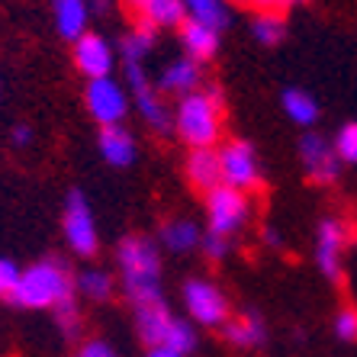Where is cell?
<instances>
[{
	"instance_id": "cell-1",
	"label": "cell",
	"mask_w": 357,
	"mask_h": 357,
	"mask_svg": "<svg viewBox=\"0 0 357 357\" xmlns=\"http://www.w3.org/2000/svg\"><path fill=\"white\" fill-rule=\"evenodd\" d=\"M116 283L132 309L165 303V255L158 241L145 232H129L113 248Z\"/></svg>"
},
{
	"instance_id": "cell-2",
	"label": "cell",
	"mask_w": 357,
	"mask_h": 357,
	"mask_svg": "<svg viewBox=\"0 0 357 357\" xmlns=\"http://www.w3.org/2000/svg\"><path fill=\"white\" fill-rule=\"evenodd\" d=\"M174 139L183 149H219L225 139L229 103L219 84L206 81L199 91L174 100Z\"/></svg>"
},
{
	"instance_id": "cell-3",
	"label": "cell",
	"mask_w": 357,
	"mask_h": 357,
	"mask_svg": "<svg viewBox=\"0 0 357 357\" xmlns=\"http://www.w3.org/2000/svg\"><path fill=\"white\" fill-rule=\"evenodd\" d=\"M75 293V271L65 258H39L20 271V280L10 293V306L26 312H52Z\"/></svg>"
},
{
	"instance_id": "cell-4",
	"label": "cell",
	"mask_w": 357,
	"mask_h": 357,
	"mask_svg": "<svg viewBox=\"0 0 357 357\" xmlns=\"http://www.w3.org/2000/svg\"><path fill=\"white\" fill-rule=\"evenodd\" d=\"M357 232L354 222L341 213H325L316 222V232H312V264L322 274V280H328L332 287H338L344 280V258H348V248L354 245Z\"/></svg>"
},
{
	"instance_id": "cell-5",
	"label": "cell",
	"mask_w": 357,
	"mask_h": 357,
	"mask_svg": "<svg viewBox=\"0 0 357 357\" xmlns=\"http://www.w3.org/2000/svg\"><path fill=\"white\" fill-rule=\"evenodd\" d=\"M181 306L183 319L206 332H219L235 312L229 293L209 277H187L181 283Z\"/></svg>"
},
{
	"instance_id": "cell-6",
	"label": "cell",
	"mask_w": 357,
	"mask_h": 357,
	"mask_svg": "<svg viewBox=\"0 0 357 357\" xmlns=\"http://www.w3.org/2000/svg\"><path fill=\"white\" fill-rule=\"evenodd\" d=\"M216 151H219V167H222V187H232V190H241L248 197L264 190L267 174L255 142L245 139V135H225Z\"/></svg>"
},
{
	"instance_id": "cell-7",
	"label": "cell",
	"mask_w": 357,
	"mask_h": 357,
	"mask_svg": "<svg viewBox=\"0 0 357 357\" xmlns=\"http://www.w3.org/2000/svg\"><path fill=\"white\" fill-rule=\"evenodd\" d=\"M126 75V91L132 100V113H139V119L149 126L155 135H174V109L155 87V75L149 71V65H123Z\"/></svg>"
},
{
	"instance_id": "cell-8",
	"label": "cell",
	"mask_w": 357,
	"mask_h": 357,
	"mask_svg": "<svg viewBox=\"0 0 357 357\" xmlns=\"http://www.w3.org/2000/svg\"><path fill=\"white\" fill-rule=\"evenodd\" d=\"M203 216H206V229L203 232L235 241L251 225L255 199L248 193L232 190V187H216L213 193L203 197Z\"/></svg>"
},
{
	"instance_id": "cell-9",
	"label": "cell",
	"mask_w": 357,
	"mask_h": 357,
	"mask_svg": "<svg viewBox=\"0 0 357 357\" xmlns=\"http://www.w3.org/2000/svg\"><path fill=\"white\" fill-rule=\"evenodd\" d=\"M61 238L68 251L81 261H93L100 255V225L93 216L91 197L84 190H68L61 209Z\"/></svg>"
},
{
	"instance_id": "cell-10",
	"label": "cell",
	"mask_w": 357,
	"mask_h": 357,
	"mask_svg": "<svg viewBox=\"0 0 357 357\" xmlns=\"http://www.w3.org/2000/svg\"><path fill=\"white\" fill-rule=\"evenodd\" d=\"M296 158H299V171H303V181H306L309 187H319V190L338 187L341 174H344V165H341V158L335 155L332 135L319 132V129L299 132Z\"/></svg>"
},
{
	"instance_id": "cell-11",
	"label": "cell",
	"mask_w": 357,
	"mask_h": 357,
	"mask_svg": "<svg viewBox=\"0 0 357 357\" xmlns=\"http://www.w3.org/2000/svg\"><path fill=\"white\" fill-rule=\"evenodd\" d=\"M84 109L100 129L103 126H126L129 113H132V100L116 75L97 77V81L84 84Z\"/></svg>"
},
{
	"instance_id": "cell-12",
	"label": "cell",
	"mask_w": 357,
	"mask_h": 357,
	"mask_svg": "<svg viewBox=\"0 0 357 357\" xmlns=\"http://www.w3.org/2000/svg\"><path fill=\"white\" fill-rule=\"evenodd\" d=\"M71 65L84 81H97V77H113L119 68V55H116V42L107 39L103 33H87L77 42H71Z\"/></svg>"
},
{
	"instance_id": "cell-13",
	"label": "cell",
	"mask_w": 357,
	"mask_h": 357,
	"mask_svg": "<svg viewBox=\"0 0 357 357\" xmlns=\"http://www.w3.org/2000/svg\"><path fill=\"white\" fill-rule=\"evenodd\" d=\"M219 335L235 351H264L271 344V322L258 306H241L219 328Z\"/></svg>"
},
{
	"instance_id": "cell-14",
	"label": "cell",
	"mask_w": 357,
	"mask_h": 357,
	"mask_svg": "<svg viewBox=\"0 0 357 357\" xmlns=\"http://www.w3.org/2000/svg\"><path fill=\"white\" fill-rule=\"evenodd\" d=\"M203 84H206L203 81V65H197L187 55H177V59L165 61L161 71L155 75V87H158V93L165 100H181L187 93L199 91Z\"/></svg>"
},
{
	"instance_id": "cell-15",
	"label": "cell",
	"mask_w": 357,
	"mask_h": 357,
	"mask_svg": "<svg viewBox=\"0 0 357 357\" xmlns=\"http://www.w3.org/2000/svg\"><path fill=\"white\" fill-rule=\"evenodd\" d=\"M97 155L103 158V165L126 171L139 161V139L129 126H103L97 129Z\"/></svg>"
},
{
	"instance_id": "cell-16",
	"label": "cell",
	"mask_w": 357,
	"mask_h": 357,
	"mask_svg": "<svg viewBox=\"0 0 357 357\" xmlns=\"http://www.w3.org/2000/svg\"><path fill=\"white\" fill-rule=\"evenodd\" d=\"M183 181L193 193L206 197L216 187H222V167H219L216 149H190L183 155Z\"/></svg>"
},
{
	"instance_id": "cell-17",
	"label": "cell",
	"mask_w": 357,
	"mask_h": 357,
	"mask_svg": "<svg viewBox=\"0 0 357 357\" xmlns=\"http://www.w3.org/2000/svg\"><path fill=\"white\" fill-rule=\"evenodd\" d=\"M158 248L161 255H177V258H187L193 251H199V241H203V225L190 216H171L158 225Z\"/></svg>"
},
{
	"instance_id": "cell-18",
	"label": "cell",
	"mask_w": 357,
	"mask_h": 357,
	"mask_svg": "<svg viewBox=\"0 0 357 357\" xmlns=\"http://www.w3.org/2000/svg\"><path fill=\"white\" fill-rule=\"evenodd\" d=\"M177 312L165 303H155V306H142L132 309V325H135V338L142 341V348H165L167 335H171V325H174Z\"/></svg>"
},
{
	"instance_id": "cell-19",
	"label": "cell",
	"mask_w": 357,
	"mask_h": 357,
	"mask_svg": "<svg viewBox=\"0 0 357 357\" xmlns=\"http://www.w3.org/2000/svg\"><path fill=\"white\" fill-rule=\"evenodd\" d=\"M177 36H181V55H187V59H193L197 65L206 68L209 61L219 59V49H222V33H216V29H206V26L199 23H187L183 20L181 29H177Z\"/></svg>"
},
{
	"instance_id": "cell-20",
	"label": "cell",
	"mask_w": 357,
	"mask_h": 357,
	"mask_svg": "<svg viewBox=\"0 0 357 357\" xmlns=\"http://www.w3.org/2000/svg\"><path fill=\"white\" fill-rule=\"evenodd\" d=\"M280 109H283V116L290 119L293 126H299L303 132L316 129L319 119H322V103H319V97L312 91H306V87H296V84L280 91Z\"/></svg>"
},
{
	"instance_id": "cell-21",
	"label": "cell",
	"mask_w": 357,
	"mask_h": 357,
	"mask_svg": "<svg viewBox=\"0 0 357 357\" xmlns=\"http://www.w3.org/2000/svg\"><path fill=\"white\" fill-rule=\"evenodd\" d=\"M52 26L65 42H77L91 29V7L87 0H49Z\"/></svg>"
},
{
	"instance_id": "cell-22",
	"label": "cell",
	"mask_w": 357,
	"mask_h": 357,
	"mask_svg": "<svg viewBox=\"0 0 357 357\" xmlns=\"http://www.w3.org/2000/svg\"><path fill=\"white\" fill-rule=\"evenodd\" d=\"M75 293L81 299H87V303H97V306H103V303H109V299L119 293V283H116V274L113 271H107V267H84V271H77L75 274Z\"/></svg>"
},
{
	"instance_id": "cell-23",
	"label": "cell",
	"mask_w": 357,
	"mask_h": 357,
	"mask_svg": "<svg viewBox=\"0 0 357 357\" xmlns=\"http://www.w3.org/2000/svg\"><path fill=\"white\" fill-rule=\"evenodd\" d=\"M155 49H158V29L149 23H135L132 29L116 42L119 65H149Z\"/></svg>"
},
{
	"instance_id": "cell-24",
	"label": "cell",
	"mask_w": 357,
	"mask_h": 357,
	"mask_svg": "<svg viewBox=\"0 0 357 357\" xmlns=\"http://www.w3.org/2000/svg\"><path fill=\"white\" fill-rule=\"evenodd\" d=\"M129 7L135 10L139 23H149L155 29H181L183 17V0H132Z\"/></svg>"
},
{
	"instance_id": "cell-25",
	"label": "cell",
	"mask_w": 357,
	"mask_h": 357,
	"mask_svg": "<svg viewBox=\"0 0 357 357\" xmlns=\"http://www.w3.org/2000/svg\"><path fill=\"white\" fill-rule=\"evenodd\" d=\"M183 17L187 23H199L206 29L225 33L232 26V7L225 0H183Z\"/></svg>"
},
{
	"instance_id": "cell-26",
	"label": "cell",
	"mask_w": 357,
	"mask_h": 357,
	"mask_svg": "<svg viewBox=\"0 0 357 357\" xmlns=\"http://www.w3.org/2000/svg\"><path fill=\"white\" fill-rule=\"evenodd\" d=\"M248 33L251 39L264 45V49H277L287 33H290V26H287V13H255L248 23Z\"/></svg>"
},
{
	"instance_id": "cell-27",
	"label": "cell",
	"mask_w": 357,
	"mask_h": 357,
	"mask_svg": "<svg viewBox=\"0 0 357 357\" xmlns=\"http://www.w3.org/2000/svg\"><path fill=\"white\" fill-rule=\"evenodd\" d=\"M52 322H55V328L61 332V338H68V341L81 338V332H84V316H81V306H77V299H68V303H61L59 309H52Z\"/></svg>"
},
{
	"instance_id": "cell-28",
	"label": "cell",
	"mask_w": 357,
	"mask_h": 357,
	"mask_svg": "<svg viewBox=\"0 0 357 357\" xmlns=\"http://www.w3.org/2000/svg\"><path fill=\"white\" fill-rule=\"evenodd\" d=\"M335 155L341 158L344 167H357V119H344L332 135Z\"/></svg>"
},
{
	"instance_id": "cell-29",
	"label": "cell",
	"mask_w": 357,
	"mask_h": 357,
	"mask_svg": "<svg viewBox=\"0 0 357 357\" xmlns=\"http://www.w3.org/2000/svg\"><path fill=\"white\" fill-rule=\"evenodd\" d=\"M332 335L338 344H357V306L354 303H341L332 312Z\"/></svg>"
},
{
	"instance_id": "cell-30",
	"label": "cell",
	"mask_w": 357,
	"mask_h": 357,
	"mask_svg": "<svg viewBox=\"0 0 357 357\" xmlns=\"http://www.w3.org/2000/svg\"><path fill=\"white\" fill-rule=\"evenodd\" d=\"M232 251H235V241L203 232V241H199V255H203L206 261H213V264H222V261L229 258Z\"/></svg>"
},
{
	"instance_id": "cell-31",
	"label": "cell",
	"mask_w": 357,
	"mask_h": 357,
	"mask_svg": "<svg viewBox=\"0 0 357 357\" xmlns=\"http://www.w3.org/2000/svg\"><path fill=\"white\" fill-rule=\"evenodd\" d=\"M71 357H119V351L107 338H84L75 344Z\"/></svg>"
},
{
	"instance_id": "cell-32",
	"label": "cell",
	"mask_w": 357,
	"mask_h": 357,
	"mask_svg": "<svg viewBox=\"0 0 357 357\" xmlns=\"http://www.w3.org/2000/svg\"><path fill=\"white\" fill-rule=\"evenodd\" d=\"M17 280H20V267L10 258H0V299H10Z\"/></svg>"
},
{
	"instance_id": "cell-33",
	"label": "cell",
	"mask_w": 357,
	"mask_h": 357,
	"mask_svg": "<svg viewBox=\"0 0 357 357\" xmlns=\"http://www.w3.org/2000/svg\"><path fill=\"white\" fill-rule=\"evenodd\" d=\"M7 139H10V145H13V149H29V145H33V139H36V132H33V126L29 123H13L10 126V132H7Z\"/></svg>"
},
{
	"instance_id": "cell-34",
	"label": "cell",
	"mask_w": 357,
	"mask_h": 357,
	"mask_svg": "<svg viewBox=\"0 0 357 357\" xmlns=\"http://www.w3.org/2000/svg\"><path fill=\"white\" fill-rule=\"evenodd\" d=\"M258 238H261V245H264L267 251H283L287 248V238H283L280 229H274V225H261Z\"/></svg>"
},
{
	"instance_id": "cell-35",
	"label": "cell",
	"mask_w": 357,
	"mask_h": 357,
	"mask_svg": "<svg viewBox=\"0 0 357 357\" xmlns=\"http://www.w3.org/2000/svg\"><path fill=\"white\" fill-rule=\"evenodd\" d=\"M248 7L255 13H283L287 10V0H248Z\"/></svg>"
},
{
	"instance_id": "cell-36",
	"label": "cell",
	"mask_w": 357,
	"mask_h": 357,
	"mask_svg": "<svg viewBox=\"0 0 357 357\" xmlns=\"http://www.w3.org/2000/svg\"><path fill=\"white\" fill-rule=\"evenodd\" d=\"M91 7V17H109L113 13V0H87Z\"/></svg>"
},
{
	"instance_id": "cell-37",
	"label": "cell",
	"mask_w": 357,
	"mask_h": 357,
	"mask_svg": "<svg viewBox=\"0 0 357 357\" xmlns=\"http://www.w3.org/2000/svg\"><path fill=\"white\" fill-rule=\"evenodd\" d=\"M145 357H183L171 348H145Z\"/></svg>"
},
{
	"instance_id": "cell-38",
	"label": "cell",
	"mask_w": 357,
	"mask_h": 357,
	"mask_svg": "<svg viewBox=\"0 0 357 357\" xmlns=\"http://www.w3.org/2000/svg\"><path fill=\"white\" fill-rule=\"evenodd\" d=\"M229 7H248V0H225Z\"/></svg>"
},
{
	"instance_id": "cell-39",
	"label": "cell",
	"mask_w": 357,
	"mask_h": 357,
	"mask_svg": "<svg viewBox=\"0 0 357 357\" xmlns=\"http://www.w3.org/2000/svg\"><path fill=\"white\" fill-rule=\"evenodd\" d=\"M309 0H287V7H306Z\"/></svg>"
},
{
	"instance_id": "cell-40",
	"label": "cell",
	"mask_w": 357,
	"mask_h": 357,
	"mask_svg": "<svg viewBox=\"0 0 357 357\" xmlns=\"http://www.w3.org/2000/svg\"><path fill=\"white\" fill-rule=\"evenodd\" d=\"M0 109H3V75H0Z\"/></svg>"
},
{
	"instance_id": "cell-41",
	"label": "cell",
	"mask_w": 357,
	"mask_h": 357,
	"mask_svg": "<svg viewBox=\"0 0 357 357\" xmlns=\"http://www.w3.org/2000/svg\"><path fill=\"white\" fill-rule=\"evenodd\" d=\"M126 3H132V0H126Z\"/></svg>"
}]
</instances>
